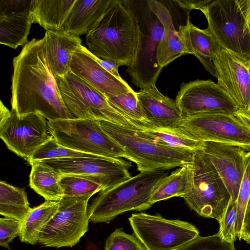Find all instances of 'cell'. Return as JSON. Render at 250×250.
Segmentation results:
<instances>
[{
    "mask_svg": "<svg viewBox=\"0 0 250 250\" xmlns=\"http://www.w3.org/2000/svg\"><path fill=\"white\" fill-rule=\"evenodd\" d=\"M11 104L21 115L37 112L48 121L76 118L61 96L46 56L45 39L33 38L13 60Z\"/></svg>",
    "mask_w": 250,
    "mask_h": 250,
    "instance_id": "1",
    "label": "cell"
},
{
    "mask_svg": "<svg viewBox=\"0 0 250 250\" xmlns=\"http://www.w3.org/2000/svg\"><path fill=\"white\" fill-rule=\"evenodd\" d=\"M139 28L136 17L122 0H111L86 34L88 50L97 57L129 66L137 53Z\"/></svg>",
    "mask_w": 250,
    "mask_h": 250,
    "instance_id": "2",
    "label": "cell"
},
{
    "mask_svg": "<svg viewBox=\"0 0 250 250\" xmlns=\"http://www.w3.org/2000/svg\"><path fill=\"white\" fill-rule=\"evenodd\" d=\"M167 176L163 170L140 172L112 188L101 190L88 207L89 221L109 223L125 212L149 208L152 193Z\"/></svg>",
    "mask_w": 250,
    "mask_h": 250,
    "instance_id": "3",
    "label": "cell"
},
{
    "mask_svg": "<svg viewBox=\"0 0 250 250\" xmlns=\"http://www.w3.org/2000/svg\"><path fill=\"white\" fill-rule=\"evenodd\" d=\"M104 130L125 150L124 158L134 162L140 172L167 170L192 163L194 151L147 138L138 130L100 121Z\"/></svg>",
    "mask_w": 250,
    "mask_h": 250,
    "instance_id": "4",
    "label": "cell"
},
{
    "mask_svg": "<svg viewBox=\"0 0 250 250\" xmlns=\"http://www.w3.org/2000/svg\"><path fill=\"white\" fill-rule=\"evenodd\" d=\"M137 18L139 39L136 56L126 72L132 83L141 89L155 85L163 68L158 63V46L164 35V27L150 9L147 0H122Z\"/></svg>",
    "mask_w": 250,
    "mask_h": 250,
    "instance_id": "5",
    "label": "cell"
},
{
    "mask_svg": "<svg viewBox=\"0 0 250 250\" xmlns=\"http://www.w3.org/2000/svg\"><path fill=\"white\" fill-rule=\"evenodd\" d=\"M54 76L63 103L76 118L104 121L135 130L147 129L113 108L102 94L71 71Z\"/></svg>",
    "mask_w": 250,
    "mask_h": 250,
    "instance_id": "6",
    "label": "cell"
},
{
    "mask_svg": "<svg viewBox=\"0 0 250 250\" xmlns=\"http://www.w3.org/2000/svg\"><path fill=\"white\" fill-rule=\"evenodd\" d=\"M47 124L53 138L64 147L104 157H124V149L104 130L99 120L60 119Z\"/></svg>",
    "mask_w": 250,
    "mask_h": 250,
    "instance_id": "7",
    "label": "cell"
},
{
    "mask_svg": "<svg viewBox=\"0 0 250 250\" xmlns=\"http://www.w3.org/2000/svg\"><path fill=\"white\" fill-rule=\"evenodd\" d=\"M222 48L250 61V31L238 0H215L201 10Z\"/></svg>",
    "mask_w": 250,
    "mask_h": 250,
    "instance_id": "8",
    "label": "cell"
},
{
    "mask_svg": "<svg viewBox=\"0 0 250 250\" xmlns=\"http://www.w3.org/2000/svg\"><path fill=\"white\" fill-rule=\"evenodd\" d=\"M192 166V188L184 199L198 215L219 223L229 204L230 195L215 168L203 152L194 151Z\"/></svg>",
    "mask_w": 250,
    "mask_h": 250,
    "instance_id": "9",
    "label": "cell"
},
{
    "mask_svg": "<svg viewBox=\"0 0 250 250\" xmlns=\"http://www.w3.org/2000/svg\"><path fill=\"white\" fill-rule=\"evenodd\" d=\"M128 220L133 233L146 250H179L199 236L192 224L159 214L133 213Z\"/></svg>",
    "mask_w": 250,
    "mask_h": 250,
    "instance_id": "10",
    "label": "cell"
},
{
    "mask_svg": "<svg viewBox=\"0 0 250 250\" xmlns=\"http://www.w3.org/2000/svg\"><path fill=\"white\" fill-rule=\"evenodd\" d=\"M92 195L63 196L58 210L41 232L38 243L46 247H72L88 230V202Z\"/></svg>",
    "mask_w": 250,
    "mask_h": 250,
    "instance_id": "11",
    "label": "cell"
},
{
    "mask_svg": "<svg viewBox=\"0 0 250 250\" xmlns=\"http://www.w3.org/2000/svg\"><path fill=\"white\" fill-rule=\"evenodd\" d=\"M179 128L199 141L236 144L250 151V129L234 113L193 115L185 117Z\"/></svg>",
    "mask_w": 250,
    "mask_h": 250,
    "instance_id": "12",
    "label": "cell"
},
{
    "mask_svg": "<svg viewBox=\"0 0 250 250\" xmlns=\"http://www.w3.org/2000/svg\"><path fill=\"white\" fill-rule=\"evenodd\" d=\"M0 137L7 147L29 163L35 151L53 137L46 119L37 112L10 116L0 123Z\"/></svg>",
    "mask_w": 250,
    "mask_h": 250,
    "instance_id": "13",
    "label": "cell"
},
{
    "mask_svg": "<svg viewBox=\"0 0 250 250\" xmlns=\"http://www.w3.org/2000/svg\"><path fill=\"white\" fill-rule=\"evenodd\" d=\"M42 161L62 174L86 176L101 185L104 189L130 179L132 164L121 158L104 157H76L43 160Z\"/></svg>",
    "mask_w": 250,
    "mask_h": 250,
    "instance_id": "14",
    "label": "cell"
},
{
    "mask_svg": "<svg viewBox=\"0 0 250 250\" xmlns=\"http://www.w3.org/2000/svg\"><path fill=\"white\" fill-rule=\"evenodd\" d=\"M175 101L185 117L204 113L233 114L239 109L230 95L211 80L182 83Z\"/></svg>",
    "mask_w": 250,
    "mask_h": 250,
    "instance_id": "15",
    "label": "cell"
},
{
    "mask_svg": "<svg viewBox=\"0 0 250 250\" xmlns=\"http://www.w3.org/2000/svg\"><path fill=\"white\" fill-rule=\"evenodd\" d=\"M199 151L213 165L231 198L236 201L245 171L248 150L236 144L201 141Z\"/></svg>",
    "mask_w": 250,
    "mask_h": 250,
    "instance_id": "16",
    "label": "cell"
},
{
    "mask_svg": "<svg viewBox=\"0 0 250 250\" xmlns=\"http://www.w3.org/2000/svg\"><path fill=\"white\" fill-rule=\"evenodd\" d=\"M213 63L217 83L235 101L239 109L249 110L250 74L248 62L222 48Z\"/></svg>",
    "mask_w": 250,
    "mask_h": 250,
    "instance_id": "17",
    "label": "cell"
},
{
    "mask_svg": "<svg viewBox=\"0 0 250 250\" xmlns=\"http://www.w3.org/2000/svg\"><path fill=\"white\" fill-rule=\"evenodd\" d=\"M70 71L102 94L105 98L133 90L123 79H119L103 68L81 45L72 54Z\"/></svg>",
    "mask_w": 250,
    "mask_h": 250,
    "instance_id": "18",
    "label": "cell"
},
{
    "mask_svg": "<svg viewBox=\"0 0 250 250\" xmlns=\"http://www.w3.org/2000/svg\"><path fill=\"white\" fill-rule=\"evenodd\" d=\"M136 95L151 128H177L185 118L175 101L161 93L155 85L141 89Z\"/></svg>",
    "mask_w": 250,
    "mask_h": 250,
    "instance_id": "19",
    "label": "cell"
},
{
    "mask_svg": "<svg viewBox=\"0 0 250 250\" xmlns=\"http://www.w3.org/2000/svg\"><path fill=\"white\" fill-rule=\"evenodd\" d=\"M177 31L185 54L194 55L205 68L216 78L213 60L222 47L208 29L198 28L189 19L186 25L179 26Z\"/></svg>",
    "mask_w": 250,
    "mask_h": 250,
    "instance_id": "20",
    "label": "cell"
},
{
    "mask_svg": "<svg viewBox=\"0 0 250 250\" xmlns=\"http://www.w3.org/2000/svg\"><path fill=\"white\" fill-rule=\"evenodd\" d=\"M44 37L50 67L55 75L63 77L70 71L72 54L82 45V40L63 30H46Z\"/></svg>",
    "mask_w": 250,
    "mask_h": 250,
    "instance_id": "21",
    "label": "cell"
},
{
    "mask_svg": "<svg viewBox=\"0 0 250 250\" xmlns=\"http://www.w3.org/2000/svg\"><path fill=\"white\" fill-rule=\"evenodd\" d=\"M150 9L157 16L164 27V35L157 51L159 65L163 68L177 58L185 55L178 29L169 11L161 0H147Z\"/></svg>",
    "mask_w": 250,
    "mask_h": 250,
    "instance_id": "22",
    "label": "cell"
},
{
    "mask_svg": "<svg viewBox=\"0 0 250 250\" xmlns=\"http://www.w3.org/2000/svg\"><path fill=\"white\" fill-rule=\"evenodd\" d=\"M76 0H32L29 16L32 23L46 30H63Z\"/></svg>",
    "mask_w": 250,
    "mask_h": 250,
    "instance_id": "23",
    "label": "cell"
},
{
    "mask_svg": "<svg viewBox=\"0 0 250 250\" xmlns=\"http://www.w3.org/2000/svg\"><path fill=\"white\" fill-rule=\"evenodd\" d=\"M111 0H76L63 30L78 37L86 34L101 17Z\"/></svg>",
    "mask_w": 250,
    "mask_h": 250,
    "instance_id": "24",
    "label": "cell"
},
{
    "mask_svg": "<svg viewBox=\"0 0 250 250\" xmlns=\"http://www.w3.org/2000/svg\"><path fill=\"white\" fill-rule=\"evenodd\" d=\"M29 185L46 201H58L63 193L60 185L62 174L42 161L32 162Z\"/></svg>",
    "mask_w": 250,
    "mask_h": 250,
    "instance_id": "25",
    "label": "cell"
},
{
    "mask_svg": "<svg viewBox=\"0 0 250 250\" xmlns=\"http://www.w3.org/2000/svg\"><path fill=\"white\" fill-rule=\"evenodd\" d=\"M192 163L188 164L173 171L155 189L150 200V205L173 197L184 198L193 186Z\"/></svg>",
    "mask_w": 250,
    "mask_h": 250,
    "instance_id": "26",
    "label": "cell"
},
{
    "mask_svg": "<svg viewBox=\"0 0 250 250\" xmlns=\"http://www.w3.org/2000/svg\"><path fill=\"white\" fill-rule=\"evenodd\" d=\"M59 202L46 201L40 205L32 208L22 223L19 236L23 243L35 245L38 243L42 229L57 212Z\"/></svg>",
    "mask_w": 250,
    "mask_h": 250,
    "instance_id": "27",
    "label": "cell"
},
{
    "mask_svg": "<svg viewBox=\"0 0 250 250\" xmlns=\"http://www.w3.org/2000/svg\"><path fill=\"white\" fill-rule=\"evenodd\" d=\"M32 208L24 190L0 181V215L18 220L22 223Z\"/></svg>",
    "mask_w": 250,
    "mask_h": 250,
    "instance_id": "28",
    "label": "cell"
},
{
    "mask_svg": "<svg viewBox=\"0 0 250 250\" xmlns=\"http://www.w3.org/2000/svg\"><path fill=\"white\" fill-rule=\"evenodd\" d=\"M29 13L0 16V43L13 49L24 46L32 24Z\"/></svg>",
    "mask_w": 250,
    "mask_h": 250,
    "instance_id": "29",
    "label": "cell"
},
{
    "mask_svg": "<svg viewBox=\"0 0 250 250\" xmlns=\"http://www.w3.org/2000/svg\"><path fill=\"white\" fill-rule=\"evenodd\" d=\"M147 138L174 147L199 150L201 141L194 139L179 127L174 129L149 128L138 130Z\"/></svg>",
    "mask_w": 250,
    "mask_h": 250,
    "instance_id": "30",
    "label": "cell"
},
{
    "mask_svg": "<svg viewBox=\"0 0 250 250\" xmlns=\"http://www.w3.org/2000/svg\"><path fill=\"white\" fill-rule=\"evenodd\" d=\"M106 99L109 104L120 113L147 129L151 128L139 103L136 92L133 90L119 95L108 96Z\"/></svg>",
    "mask_w": 250,
    "mask_h": 250,
    "instance_id": "31",
    "label": "cell"
},
{
    "mask_svg": "<svg viewBox=\"0 0 250 250\" xmlns=\"http://www.w3.org/2000/svg\"><path fill=\"white\" fill-rule=\"evenodd\" d=\"M60 183L63 196H92L104 189L99 184L82 175L62 174Z\"/></svg>",
    "mask_w": 250,
    "mask_h": 250,
    "instance_id": "32",
    "label": "cell"
},
{
    "mask_svg": "<svg viewBox=\"0 0 250 250\" xmlns=\"http://www.w3.org/2000/svg\"><path fill=\"white\" fill-rule=\"evenodd\" d=\"M102 156L86 153L64 147L55 140L53 137L41 146L35 151L29 163L46 159L60 158L90 157Z\"/></svg>",
    "mask_w": 250,
    "mask_h": 250,
    "instance_id": "33",
    "label": "cell"
},
{
    "mask_svg": "<svg viewBox=\"0 0 250 250\" xmlns=\"http://www.w3.org/2000/svg\"><path fill=\"white\" fill-rule=\"evenodd\" d=\"M250 198V151L246 155V168L240 185L237 203V218L235 233L237 238L241 240L243 220L247 206Z\"/></svg>",
    "mask_w": 250,
    "mask_h": 250,
    "instance_id": "34",
    "label": "cell"
},
{
    "mask_svg": "<svg viewBox=\"0 0 250 250\" xmlns=\"http://www.w3.org/2000/svg\"><path fill=\"white\" fill-rule=\"evenodd\" d=\"M104 250H146L135 234H129L122 229H116L107 238Z\"/></svg>",
    "mask_w": 250,
    "mask_h": 250,
    "instance_id": "35",
    "label": "cell"
},
{
    "mask_svg": "<svg viewBox=\"0 0 250 250\" xmlns=\"http://www.w3.org/2000/svg\"><path fill=\"white\" fill-rule=\"evenodd\" d=\"M179 250H236L234 243L224 241L218 233L208 236L200 235Z\"/></svg>",
    "mask_w": 250,
    "mask_h": 250,
    "instance_id": "36",
    "label": "cell"
},
{
    "mask_svg": "<svg viewBox=\"0 0 250 250\" xmlns=\"http://www.w3.org/2000/svg\"><path fill=\"white\" fill-rule=\"evenodd\" d=\"M237 218V203L231 198L227 208L219 223L217 232L225 241L234 243L236 240L235 225Z\"/></svg>",
    "mask_w": 250,
    "mask_h": 250,
    "instance_id": "37",
    "label": "cell"
},
{
    "mask_svg": "<svg viewBox=\"0 0 250 250\" xmlns=\"http://www.w3.org/2000/svg\"><path fill=\"white\" fill-rule=\"evenodd\" d=\"M22 223L14 219L3 217L0 219V245L9 249V243L21 231Z\"/></svg>",
    "mask_w": 250,
    "mask_h": 250,
    "instance_id": "38",
    "label": "cell"
},
{
    "mask_svg": "<svg viewBox=\"0 0 250 250\" xmlns=\"http://www.w3.org/2000/svg\"><path fill=\"white\" fill-rule=\"evenodd\" d=\"M32 0H0V16L30 13Z\"/></svg>",
    "mask_w": 250,
    "mask_h": 250,
    "instance_id": "39",
    "label": "cell"
},
{
    "mask_svg": "<svg viewBox=\"0 0 250 250\" xmlns=\"http://www.w3.org/2000/svg\"><path fill=\"white\" fill-rule=\"evenodd\" d=\"M92 57L105 70L119 79H123L118 72L119 64L113 62L104 60L97 57L90 52Z\"/></svg>",
    "mask_w": 250,
    "mask_h": 250,
    "instance_id": "40",
    "label": "cell"
},
{
    "mask_svg": "<svg viewBox=\"0 0 250 250\" xmlns=\"http://www.w3.org/2000/svg\"><path fill=\"white\" fill-rule=\"evenodd\" d=\"M243 240L250 244V198L246 209L241 240Z\"/></svg>",
    "mask_w": 250,
    "mask_h": 250,
    "instance_id": "41",
    "label": "cell"
},
{
    "mask_svg": "<svg viewBox=\"0 0 250 250\" xmlns=\"http://www.w3.org/2000/svg\"><path fill=\"white\" fill-rule=\"evenodd\" d=\"M211 0H176L177 3L183 8L191 11L192 9L201 10Z\"/></svg>",
    "mask_w": 250,
    "mask_h": 250,
    "instance_id": "42",
    "label": "cell"
},
{
    "mask_svg": "<svg viewBox=\"0 0 250 250\" xmlns=\"http://www.w3.org/2000/svg\"><path fill=\"white\" fill-rule=\"evenodd\" d=\"M250 31V0H238Z\"/></svg>",
    "mask_w": 250,
    "mask_h": 250,
    "instance_id": "43",
    "label": "cell"
},
{
    "mask_svg": "<svg viewBox=\"0 0 250 250\" xmlns=\"http://www.w3.org/2000/svg\"><path fill=\"white\" fill-rule=\"evenodd\" d=\"M234 114L242 123L250 129V112L249 111L239 109Z\"/></svg>",
    "mask_w": 250,
    "mask_h": 250,
    "instance_id": "44",
    "label": "cell"
},
{
    "mask_svg": "<svg viewBox=\"0 0 250 250\" xmlns=\"http://www.w3.org/2000/svg\"><path fill=\"white\" fill-rule=\"evenodd\" d=\"M11 111L7 109L0 101V123L4 121L10 115Z\"/></svg>",
    "mask_w": 250,
    "mask_h": 250,
    "instance_id": "45",
    "label": "cell"
},
{
    "mask_svg": "<svg viewBox=\"0 0 250 250\" xmlns=\"http://www.w3.org/2000/svg\"><path fill=\"white\" fill-rule=\"evenodd\" d=\"M248 66L249 67V72H250V61L248 62ZM249 111L250 112V108H249Z\"/></svg>",
    "mask_w": 250,
    "mask_h": 250,
    "instance_id": "46",
    "label": "cell"
},
{
    "mask_svg": "<svg viewBox=\"0 0 250 250\" xmlns=\"http://www.w3.org/2000/svg\"></svg>",
    "mask_w": 250,
    "mask_h": 250,
    "instance_id": "47",
    "label": "cell"
}]
</instances>
